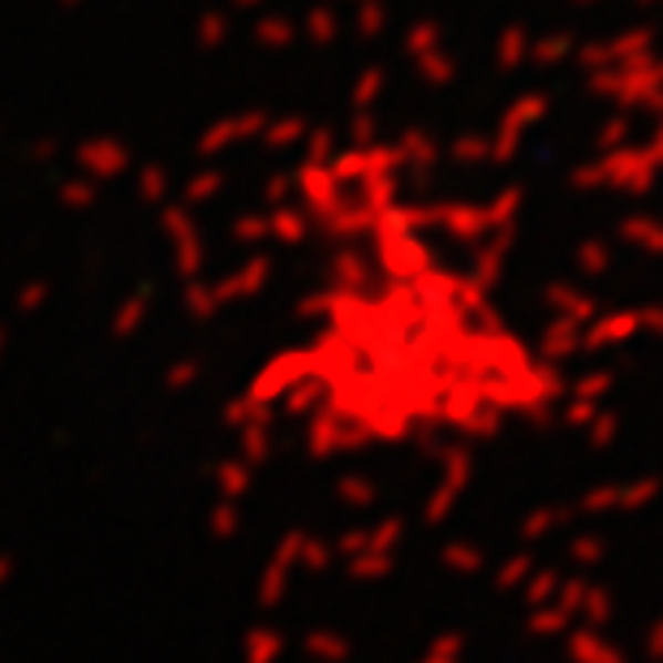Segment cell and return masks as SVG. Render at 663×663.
<instances>
[{
	"label": "cell",
	"instance_id": "1",
	"mask_svg": "<svg viewBox=\"0 0 663 663\" xmlns=\"http://www.w3.org/2000/svg\"><path fill=\"white\" fill-rule=\"evenodd\" d=\"M323 276L276 389L336 453L478 448L539 427L560 366L491 280L453 250L380 152H345L311 186Z\"/></svg>",
	"mask_w": 663,
	"mask_h": 663
}]
</instances>
